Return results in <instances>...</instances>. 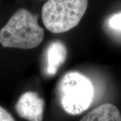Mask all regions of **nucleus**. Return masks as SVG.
Returning <instances> with one entry per match:
<instances>
[{
    "label": "nucleus",
    "mask_w": 121,
    "mask_h": 121,
    "mask_svg": "<svg viewBox=\"0 0 121 121\" xmlns=\"http://www.w3.org/2000/svg\"><path fill=\"white\" fill-rule=\"evenodd\" d=\"M67 56V48L60 41L49 44L46 51V71L48 75H54L64 63Z\"/></svg>",
    "instance_id": "5"
},
{
    "label": "nucleus",
    "mask_w": 121,
    "mask_h": 121,
    "mask_svg": "<svg viewBox=\"0 0 121 121\" xmlns=\"http://www.w3.org/2000/svg\"><path fill=\"white\" fill-rule=\"evenodd\" d=\"M17 114L28 121H43L44 102L37 93L26 91L17 100L15 106Z\"/></svg>",
    "instance_id": "4"
},
{
    "label": "nucleus",
    "mask_w": 121,
    "mask_h": 121,
    "mask_svg": "<svg viewBox=\"0 0 121 121\" xmlns=\"http://www.w3.org/2000/svg\"><path fill=\"white\" fill-rule=\"evenodd\" d=\"M109 26L112 29L121 31V13L112 16L109 20Z\"/></svg>",
    "instance_id": "7"
},
{
    "label": "nucleus",
    "mask_w": 121,
    "mask_h": 121,
    "mask_svg": "<svg viewBox=\"0 0 121 121\" xmlns=\"http://www.w3.org/2000/svg\"><path fill=\"white\" fill-rule=\"evenodd\" d=\"M44 31L39 26L37 17L26 9L13 13L0 30V43L4 47L31 49L43 40Z\"/></svg>",
    "instance_id": "1"
},
{
    "label": "nucleus",
    "mask_w": 121,
    "mask_h": 121,
    "mask_svg": "<svg viewBox=\"0 0 121 121\" xmlns=\"http://www.w3.org/2000/svg\"><path fill=\"white\" fill-rule=\"evenodd\" d=\"M87 5L88 0H48L42 8V21L52 33L67 32L79 23Z\"/></svg>",
    "instance_id": "3"
},
{
    "label": "nucleus",
    "mask_w": 121,
    "mask_h": 121,
    "mask_svg": "<svg viewBox=\"0 0 121 121\" xmlns=\"http://www.w3.org/2000/svg\"><path fill=\"white\" fill-rule=\"evenodd\" d=\"M57 94L65 112L78 115L90 106L94 97V90L86 76L78 72H69L58 83Z\"/></svg>",
    "instance_id": "2"
},
{
    "label": "nucleus",
    "mask_w": 121,
    "mask_h": 121,
    "mask_svg": "<svg viewBox=\"0 0 121 121\" xmlns=\"http://www.w3.org/2000/svg\"><path fill=\"white\" fill-rule=\"evenodd\" d=\"M0 121H15L12 114L1 106H0Z\"/></svg>",
    "instance_id": "8"
},
{
    "label": "nucleus",
    "mask_w": 121,
    "mask_h": 121,
    "mask_svg": "<svg viewBox=\"0 0 121 121\" xmlns=\"http://www.w3.org/2000/svg\"><path fill=\"white\" fill-rule=\"evenodd\" d=\"M80 121H121V114L115 106L106 103L92 110Z\"/></svg>",
    "instance_id": "6"
}]
</instances>
